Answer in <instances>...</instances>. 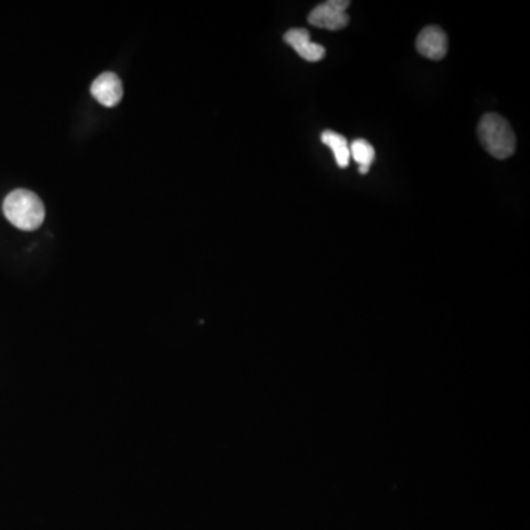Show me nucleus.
I'll use <instances>...</instances> for the list:
<instances>
[{
	"mask_svg": "<svg viewBox=\"0 0 530 530\" xmlns=\"http://www.w3.org/2000/svg\"><path fill=\"white\" fill-rule=\"evenodd\" d=\"M349 155L359 165V172L361 174L369 172L371 164L374 162V157H376L373 146L369 141L364 140V139H355L352 141L351 145H349Z\"/></svg>",
	"mask_w": 530,
	"mask_h": 530,
	"instance_id": "nucleus-8",
	"label": "nucleus"
},
{
	"mask_svg": "<svg viewBox=\"0 0 530 530\" xmlns=\"http://www.w3.org/2000/svg\"><path fill=\"white\" fill-rule=\"evenodd\" d=\"M477 136L486 152L496 160H507L514 155V131L501 115H483L477 127Z\"/></svg>",
	"mask_w": 530,
	"mask_h": 530,
	"instance_id": "nucleus-2",
	"label": "nucleus"
},
{
	"mask_svg": "<svg viewBox=\"0 0 530 530\" xmlns=\"http://www.w3.org/2000/svg\"><path fill=\"white\" fill-rule=\"evenodd\" d=\"M285 43L296 50V54L308 62H318L326 57V49L317 43L311 42L308 30L306 28H292L285 35Z\"/></svg>",
	"mask_w": 530,
	"mask_h": 530,
	"instance_id": "nucleus-5",
	"label": "nucleus"
},
{
	"mask_svg": "<svg viewBox=\"0 0 530 530\" xmlns=\"http://www.w3.org/2000/svg\"><path fill=\"white\" fill-rule=\"evenodd\" d=\"M321 141L332 150L336 164L339 165V168H347L349 165L351 155H349V145L345 136L336 131L326 130L321 133Z\"/></svg>",
	"mask_w": 530,
	"mask_h": 530,
	"instance_id": "nucleus-7",
	"label": "nucleus"
},
{
	"mask_svg": "<svg viewBox=\"0 0 530 530\" xmlns=\"http://www.w3.org/2000/svg\"><path fill=\"white\" fill-rule=\"evenodd\" d=\"M92 95L103 107H115L122 99V83L114 73L100 74L92 84Z\"/></svg>",
	"mask_w": 530,
	"mask_h": 530,
	"instance_id": "nucleus-6",
	"label": "nucleus"
},
{
	"mask_svg": "<svg viewBox=\"0 0 530 530\" xmlns=\"http://www.w3.org/2000/svg\"><path fill=\"white\" fill-rule=\"evenodd\" d=\"M416 47L421 57H428L431 61H441L447 57V33L436 26L423 28L417 37Z\"/></svg>",
	"mask_w": 530,
	"mask_h": 530,
	"instance_id": "nucleus-4",
	"label": "nucleus"
},
{
	"mask_svg": "<svg viewBox=\"0 0 530 530\" xmlns=\"http://www.w3.org/2000/svg\"><path fill=\"white\" fill-rule=\"evenodd\" d=\"M351 5L349 0H328L318 5L309 12L308 23L317 28L328 31L342 30L349 24L347 9Z\"/></svg>",
	"mask_w": 530,
	"mask_h": 530,
	"instance_id": "nucleus-3",
	"label": "nucleus"
},
{
	"mask_svg": "<svg viewBox=\"0 0 530 530\" xmlns=\"http://www.w3.org/2000/svg\"><path fill=\"white\" fill-rule=\"evenodd\" d=\"M4 214L16 229L33 232L45 222L47 211L42 199L36 193L26 189H18L5 198Z\"/></svg>",
	"mask_w": 530,
	"mask_h": 530,
	"instance_id": "nucleus-1",
	"label": "nucleus"
}]
</instances>
